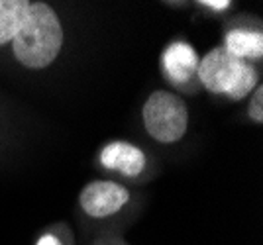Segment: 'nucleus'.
Returning <instances> with one entry per match:
<instances>
[{
  "label": "nucleus",
  "mask_w": 263,
  "mask_h": 245,
  "mask_svg": "<svg viewBox=\"0 0 263 245\" xmlns=\"http://www.w3.org/2000/svg\"><path fill=\"white\" fill-rule=\"evenodd\" d=\"M37 245H59V241L55 239L53 235H45V237H42V239L37 241Z\"/></svg>",
  "instance_id": "nucleus-11"
},
{
  "label": "nucleus",
  "mask_w": 263,
  "mask_h": 245,
  "mask_svg": "<svg viewBox=\"0 0 263 245\" xmlns=\"http://www.w3.org/2000/svg\"><path fill=\"white\" fill-rule=\"evenodd\" d=\"M145 130L161 144H175L186 132L189 112L179 96L157 90L149 96L143 108Z\"/></svg>",
  "instance_id": "nucleus-3"
},
{
  "label": "nucleus",
  "mask_w": 263,
  "mask_h": 245,
  "mask_svg": "<svg viewBox=\"0 0 263 245\" xmlns=\"http://www.w3.org/2000/svg\"><path fill=\"white\" fill-rule=\"evenodd\" d=\"M198 77L210 92L243 98L257 83V75L250 63L230 55L226 49H214L198 65Z\"/></svg>",
  "instance_id": "nucleus-2"
},
{
  "label": "nucleus",
  "mask_w": 263,
  "mask_h": 245,
  "mask_svg": "<svg viewBox=\"0 0 263 245\" xmlns=\"http://www.w3.org/2000/svg\"><path fill=\"white\" fill-rule=\"evenodd\" d=\"M250 114L255 122H263V89L257 87L255 96H253L252 104H250Z\"/></svg>",
  "instance_id": "nucleus-9"
},
{
  "label": "nucleus",
  "mask_w": 263,
  "mask_h": 245,
  "mask_svg": "<svg viewBox=\"0 0 263 245\" xmlns=\"http://www.w3.org/2000/svg\"><path fill=\"white\" fill-rule=\"evenodd\" d=\"M128 190L110 182V180H97L87 185L81 192V206L88 216L106 218L110 214H116L128 202Z\"/></svg>",
  "instance_id": "nucleus-4"
},
{
  "label": "nucleus",
  "mask_w": 263,
  "mask_h": 245,
  "mask_svg": "<svg viewBox=\"0 0 263 245\" xmlns=\"http://www.w3.org/2000/svg\"><path fill=\"white\" fill-rule=\"evenodd\" d=\"M12 42L16 59L26 67L44 69L53 63L63 45V30L53 8L44 2H30Z\"/></svg>",
  "instance_id": "nucleus-1"
},
{
  "label": "nucleus",
  "mask_w": 263,
  "mask_h": 245,
  "mask_svg": "<svg viewBox=\"0 0 263 245\" xmlns=\"http://www.w3.org/2000/svg\"><path fill=\"white\" fill-rule=\"evenodd\" d=\"M28 6V0H0V45L16 37Z\"/></svg>",
  "instance_id": "nucleus-7"
},
{
  "label": "nucleus",
  "mask_w": 263,
  "mask_h": 245,
  "mask_svg": "<svg viewBox=\"0 0 263 245\" xmlns=\"http://www.w3.org/2000/svg\"><path fill=\"white\" fill-rule=\"evenodd\" d=\"M204 6H210V8H214V10H224V8L230 6V2H228V0H206Z\"/></svg>",
  "instance_id": "nucleus-10"
},
{
  "label": "nucleus",
  "mask_w": 263,
  "mask_h": 245,
  "mask_svg": "<svg viewBox=\"0 0 263 245\" xmlns=\"http://www.w3.org/2000/svg\"><path fill=\"white\" fill-rule=\"evenodd\" d=\"M163 65L167 75L175 83H186L198 69V57L189 44L177 42L167 47L163 55Z\"/></svg>",
  "instance_id": "nucleus-6"
},
{
  "label": "nucleus",
  "mask_w": 263,
  "mask_h": 245,
  "mask_svg": "<svg viewBox=\"0 0 263 245\" xmlns=\"http://www.w3.org/2000/svg\"><path fill=\"white\" fill-rule=\"evenodd\" d=\"M102 165L108 169H116L128 177L140 175L145 167V155L138 147L130 144H110L102 149L100 155Z\"/></svg>",
  "instance_id": "nucleus-5"
},
{
  "label": "nucleus",
  "mask_w": 263,
  "mask_h": 245,
  "mask_svg": "<svg viewBox=\"0 0 263 245\" xmlns=\"http://www.w3.org/2000/svg\"><path fill=\"white\" fill-rule=\"evenodd\" d=\"M226 51L230 55L243 59V57H261L263 53V37L255 32L236 30L226 37Z\"/></svg>",
  "instance_id": "nucleus-8"
}]
</instances>
